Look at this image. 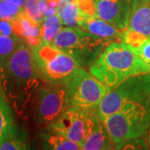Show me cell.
Here are the masks:
<instances>
[{"mask_svg": "<svg viewBox=\"0 0 150 150\" xmlns=\"http://www.w3.org/2000/svg\"><path fill=\"white\" fill-rule=\"evenodd\" d=\"M24 13L27 15L33 23L41 27L43 19V13L39 7V0H26L23 7Z\"/></svg>", "mask_w": 150, "mask_h": 150, "instance_id": "obj_21", "label": "cell"}, {"mask_svg": "<svg viewBox=\"0 0 150 150\" xmlns=\"http://www.w3.org/2000/svg\"><path fill=\"white\" fill-rule=\"evenodd\" d=\"M82 148L83 150H108L114 148V144L100 117L98 118Z\"/></svg>", "mask_w": 150, "mask_h": 150, "instance_id": "obj_14", "label": "cell"}, {"mask_svg": "<svg viewBox=\"0 0 150 150\" xmlns=\"http://www.w3.org/2000/svg\"><path fill=\"white\" fill-rule=\"evenodd\" d=\"M62 25L63 23L58 13L53 16L45 17L40 27L42 43L52 44L54 38L63 28Z\"/></svg>", "mask_w": 150, "mask_h": 150, "instance_id": "obj_18", "label": "cell"}, {"mask_svg": "<svg viewBox=\"0 0 150 150\" xmlns=\"http://www.w3.org/2000/svg\"><path fill=\"white\" fill-rule=\"evenodd\" d=\"M0 150H29L24 131L15 126L0 144Z\"/></svg>", "mask_w": 150, "mask_h": 150, "instance_id": "obj_19", "label": "cell"}, {"mask_svg": "<svg viewBox=\"0 0 150 150\" xmlns=\"http://www.w3.org/2000/svg\"><path fill=\"white\" fill-rule=\"evenodd\" d=\"M70 107L67 87L48 84L41 87L38 92L35 118L38 123L48 126Z\"/></svg>", "mask_w": 150, "mask_h": 150, "instance_id": "obj_9", "label": "cell"}, {"mask_svg": "<svg viewBox=\"0 0 150 150\" xmlns=\"http://www.w3.org/2000/svg\"><path fill=\"white\" fill-rule=\"evenodd\" d=\"M33 54L42 79L48 84L66 85L79 69V62L53 44L42 43L32 47Z\"/></svg>", "mask_w": 150, "mask_h": 150, "instance_id": "obj_3", "label": "cell"}, {"mask_svg": "<svg viewBox=\"0 0 150 150\" xmlns=\"http://www.w3.org/2000/svg\"><path fill=\"white\" fill-rule=\"evenodd\" d=\"M0 33L4 36H14L12 21L0 19Z\"/></svg>", "mask_w": 150, "mask_h": 150, "instance_id": "obj_25", "label": "cell"}, {"mask_svg": "<svg viewBox=\"0 0 150 150\" xmlns=\"http://www.w3.org/2000/svg\"><path fill=\"white\" fill-rule=\"evenodd\" d=\"M103 121L114 145L141 138L150 128V105L123 109Z\"/></svg>", "mask_w": 150, "mask_h": 150, "instance_id": "obj_6", "label": "cell"}, {"mask_svg": "<svg viewBox=\"0 0 150 150\" xmlns=\"http://www.w3.org/2000/svg\"><path fill=\"white\" fill-rule=\"evenodd\" d=\"M12 23L15 36L20 38L30 47H35L42 43L40 26L33 23L24 13V11L14 18Z\"/></svg>", "mask_w": 150, "mask_h": 150, "instance_id": "obj_13", "label": "cell"}, {"mask_svg": "<svg viewBox=\"0 0 150 150\" xmlns=\"http://www.w3.org/2000/svg\"><path fill=\"white\" fill-rule=\"evenodd\" d=\"M132 0H93L94 14L120 30L128 24Z\"/></svg>", "mask_w": 150, "mask_h": 150, "instance_id": "obj_10", "label": "cell"}, {"mask_svg": "<svg viewBox=\"0 0 150 150\" xmlns=\"http://www.w3.org/2000/svg\"><path fill=\"white\" fill-rule=\"evenodd\" d=\"M110 43L79 28L65 27L60 30L52 44L70 54L82 68H85L89 67Z\"/></svg>", "mask_w": 150, "mask_h": 150, "instance_id": "obj_4", "label": "cell"}, {"mask_svg": "<svg viewBox=\"0 0 150 150\" xmlns=\"http://www.w3.org/2000/svg\"><path fill=\"white\" fill-rule=\"evenodd\" d=\"M98 118L96 108L71 106L54 123L47 126V130L60 134L82 146Z\"/></svg>", "mask_w": 150, "mask_h": 150, "instance_id": "obj_7", "label": "cell"}, {"mask_svg": "<svg viewBox=\"0 0 150 150\" xmlns=\"http://www.w3.org/2000/svg\"><path fill=\"white\" fill-rule=\"evenodd\" d=\"M78 28L110 42H122L123 31L95 14L83 12L78 21Z\"/></svg>", "mask_w": 150, "mask_h": 150, "instance_id": "obj_11", "label": "cell"}, {"mask_svg": "<svg viewBox=\"0 0 150 150\" xmlns=\"http://www.w3.org/2000/svg\"><path fill=\"white\" fill-rule=\"evenodd\" d=\"M144 138L145 143H146V145H147L148 150H150V128L147 131V133L145 134Z\"/></svg>", "mask_w": 150, "mask_h": 150, "instance_id": "obj_26", "label": "cell"}, {"mask_svg": "<svg viewBox=\"0 0 150 150\" xmlns=\"http://www.w3.org/2000/svg\"><path fill=\"white\" fill-rule=\"evenodd\" d=\"M108 150H115V147H114V148H112V149H110Z\"/></svg>", "mask_w": 150, "mask_h": 150, "instance_id": "obj_29", "label": "cell"}, {"mask_svg": "<svg viewBox=\"0 0 150 150\" xmlns=\"http://www.w3.org/2000/svg\"><path fill=\"white\" fill-rule=\"evenodd\" d=\"M0 75L24 92L37 88L43 80L35 63L32 47L22 42L10 56L0 63Z\"/></svg>", "mask_w": 150, "mask_h": 150, "instance_id": "obj_5", "label": "cell"}, {"mask_svg": "<svg viewBox=\"0 0 150 150\" xmlns=\"http://www.w3.org/2000/svg\"><path fill=\"white\" fill-rule=\"evenodd\" d=\"M126 29L150 39V0H132Z\"/></svg>", "mask_w": 150, "mask_h": 150, "instance_id": "obj_12", "label": "cell"}, {"mask_svg": "<svg viewBox=\"0 0 150 150\" xmlns=\"http://www.w3.org/2000/svg\"><path fill=\"white\" fill-rule=\"evenodd\" d=\"M89 73L112 90L132 77L150 74V67L127 43L112 42L89 66Z\"/></svg>", "mask_w": 150, "mask_h": 150, "instance_id": "obj_1", "label": "cell"}, {"mask_svg": "<svg viewBox=\"0 0 150 150\" xmlns=\"http://www.w3.org/2000/svg\"><path fill=\"white\" fill-rule=\"evenodd\" d=\"M65 86L68 88L71 106L82 108H96L110 91L84 68L77 70Z\"/></svg>", "mask_w": 150, "mask_h": 150, "instance_id": "obj_8", "label": "cell"}, {"mask_svg": "<svg viewBox=\"0 0 150 150\" xmlns=\"http://www.w3.org/2000/svg\"><path fill=\"white\" fill-rule=\"evenodd\" d=\"M150 105V74L132 77L108 93L96 108L102 120L130 108Z\"/></svg>", "mask_w": 150, "mask_h": 150, "instance_id": "obj_2", "label": "cell"}, {"mask_svg": "<svg viewBox=\"0 0 150 150\" xmlns=\"http://www.w3.org/2000/svg\"><path fill=\"white\" fill-rule=\"evenodd\" d=\"M8 1H9L11 3H13V4H16L18 6H19V7L23 8L26 0H8Z\"/></svg>", "mask_w": 150, "mask_h": 150, "instance_id": "obj_27", "label": "cell"}, {"mask_svg": "<svg viewBox=\"0 0 150 150\" xmlns=\"http://www.w3.org/2000/svg\"><path fill=\"white\" fill-rule=\"evenodd\" d=\"M23 42L17 36H4L0 33V63L7 59Z\"/></svg>", "mask_w": 150, "mask_h": 150, "instance_id": "obj_20", "label": "cell"}, {"mask_svg": "<svg viewBox=\"0 0 150 150\" xmlns=\"http://www.w3.org/2000/svg\"><path fill=\"white\" fill-rule=\"evenodd\" d=\"M23 8L16 5L8 0H0V19L13 21L22 12Z\"/></svg>", "mask_w": 150, "mask_h": 150, "instance_id": "obj_22", "label": "cell"}, {"mask_svg": "<svg viewBox=\"0 0 150 150\" xmlns=\"http://www.w3.org/2000/svg\"><path fill=\"white\" fill-rule=\"evenodd\" d=\"M66 1H70V0H60L59 3H63V2H66Z\"/></svg>", "mask_w": 150, "mask_h": 150, "instance_id": "obj_28", "label": "cell"}, {"mask_svg": "<svg viewBox=\"0 0 150 150\" xmlns=\"http://www.w3.org/2000/svg\"><path fill=\"white\" fill-rule=\"evenodd\" d=\"M114 147L115 150H148L144 137L124 141Z\"/></svg>", "mask_w": 150, "mask_h": 150, "instance_id": "obj_24", "label": "cell"}, {"mask_svg": "<svg viewBox=\"0 0 150 150\" xmlns=\"http://www.w3.org/2000/svg\"><path fill=\"white\" fill-rule=\"evenodd\" d=\"M14 127L13 110L0 78V144Z\"/></svg>", "mask_w": 150, "mask_h": 150, "instance_id": "obj_15", "label": "cell"}, {"mask_svg": "<svg viewBox=\"0 0 150 150\" xmlns=\"http://www.w3.org/2000/svg\"><path fill=\"white\" fill-rule=\"evenodd\" d=\"M82 10L76 0H70L59 3L58 15L60 18L63 25L66 27H78V21L81 16Z\"/></svg>", "mask_w": 150, "mask_h": 150, "instance_id": "obj_17", "label": "cell"}, {"mask_svg": "<svg viewBox=\"0 0 150 150\" xmlns=\"http://www.w3.org/2000/svg\"><path fill=\"white\" fill-rule=\"evenodd\" d=\"M129 47L150 67V39L142 36L139 43L137 45Z\"/></svg>", "mask_w": 150, "mask_h": 150, "instance_id": "obj_23", "label": "cell"}, {"mask_svg": "<svg viewBox=\"0 0 150 150\" xmlns=\"http://www.w3.org/2000/svg\"><path fill=\"white\" fill-rule=\"evenodd\" d=\"M41 138L44 150H83L78 143L48 130L41 134Z\"/></svg>", "mask_w": 150, "mask_h": 150, "instance_id": "obj_16", "label": "cell"}]
</instances>
